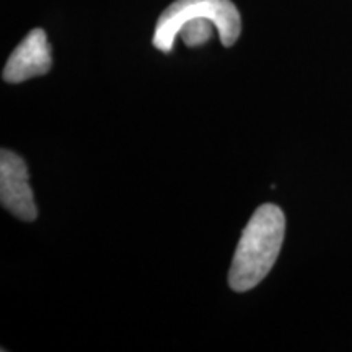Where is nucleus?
<instances>
[{"label": "nucleus", "instance_id": "nucleus-1", "mask_svg": "<svg viewBox=\"0 0 352 352\" xmlns=\"http://www.w3.org/2000/svg\"><path fill=\"white\" fill-rule=\"evenodd\" d=\"M214 28L226 47L239 39L241 16L232 0H175L157 21L153 46L170 52L176 36H182L189 47L202 46L212 36Z\"/></svg>", "mask_w": 352, "mask_h": 352}, {"label": "nucleus", "instance_id": "nucleus-2", "mask_svg": "<svg viewBox=\"0 0 352 352\" xmlns=\"http://www.w3.org/2000/svg\"><path fill=\"white\" fill-rule=\"evenodd\" d=\"M285 233V217L277 206L263 204L245 227L233 256L228 284L235 292L256 287L274 266Z\"/></svg>", "mask_w": 352, "mask_h": 352}, {"label": "nucleus", "instance_id": "nucleus-3", "mask_svg": "<svg viewBox=\"0 0 352 352\" xmlns=\"http://www.w3.org/2000/svg\"><path fill=\"white\" fill-rule=\"evenodd\" d=\"M0 201L16 219L32 222L38 210L25 160L7 148L0 153Z\"/></svg>", "mask_w": 352, "mask_h": 352}, {"label": "nucleus", "instance_id": "nucleus-4", "mask_svg": "<svg viewBox=\"0 0 352 352\" xmlns=\"http://www.w3.org/2000/svg\"><path fill=\"white\" fill-rule=\"evenodd\" d=\"M51 64V46L46 33L36 28L26 34L8 57L2 77L8 83H20L33 77L46 76Z\"/></svg>", "mask_w": 352, "mask_h": 352}]
</instances>
